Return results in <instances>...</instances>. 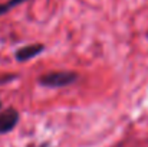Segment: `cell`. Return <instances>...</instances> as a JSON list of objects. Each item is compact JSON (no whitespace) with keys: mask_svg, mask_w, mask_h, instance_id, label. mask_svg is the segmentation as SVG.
<instances>
[{"mask_svg":"<svg viewBox=\"0 0 148 147\" xmlns=\"http://www.w3.org/2000/svg\"><path fill=\"white\" fill-rule=\"evenodd\" d=\"M78 79L79 75L73 71H55V72H46L40 75L38 78V84L43 88L59 90L75 84Z\"/></svg>","mask_w":148,"mask_h":147,"instance_id":"1","label":"cell"},{"mask_svg":"<svg viewBox=\"0 0 148 147\" xmlns=\"http://www.w3.org/2000/svg\"><path fill=\"white\" fill-rule=\"evenodd\" d=\"M19 111L14 107H9L0 112V136L10 133L19 123Z\"/></svg>","mask_w":148,"mask_h":147,"instance_id":"2","label":"cell"},{"mask_svg":"<svg viewBox=\"0 0 148 147\" xmlns=\"http://www.w3.org/2000/svg\"><path fill=\"white\" fill-rule=\"evenodd\" d=\"M45 45L43 43H30V45H25L22 48H19L14 52V59L20 63L32 61L35 58H38L39 55H42L45 52Z\"/></svg>","mask_w":148,"mask_h":147,"instance_id":"3","label":"cell"},{"mask_svg":"<svg viewBox=\"0 0 148 147\" xmlns=\"http://www.w3.org/2000/svg\"><path fill=\"white\" fill-rule=\"evenodd\" d=\"M25 1H27V0H7V1L0 3V16H3V14L9 13L12 9H14V7L20 6V4H22V3H25Z\"/></svg>","mask_w":148,"mask_h":147,"instance_id":"4","label":"cell"},{"mask_svg":"<svg viewBox=\"0 0 148 147\" xmlns=\"http://www.w3.org/2000/svg\"><path fill=\"white\" fill-rule=\"evenodd\" d=\"M17 77H19L17 74H7V75H1V77H0V85H1V84L12 82V81H14Z\"/></svg>","mask_w":148,"mask_h":147,"instance_id":"5","label":"cell"},{"mask_svg":"<svg viewBox=\"0 0 148 147\" xmlns=\"http://www.w3.org/2000/svg\"><path fill=\"white\" fill-rule=\"evenodd\" d=\"M1 107H3V105H1V101H0V110H1Z\"/></svg>","mask_w":148,"mask_h":147,"instance_id":"6","label":"cell"}]
</instances>
